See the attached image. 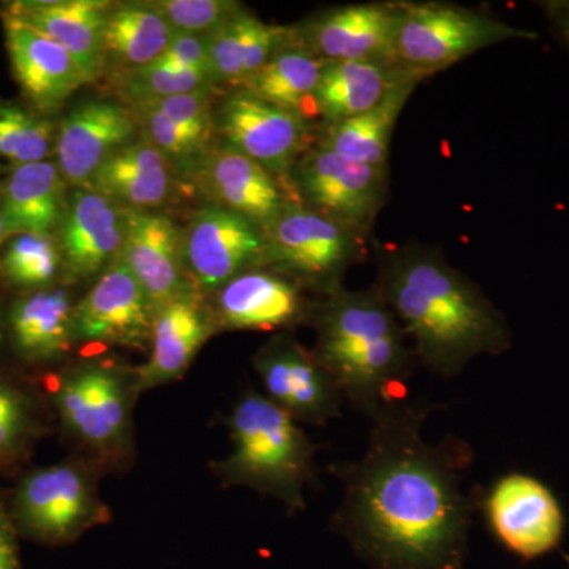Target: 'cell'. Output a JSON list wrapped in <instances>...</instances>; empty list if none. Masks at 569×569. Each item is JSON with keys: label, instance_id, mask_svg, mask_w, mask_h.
Instances as JSON below:
<instances>
[{"label": "cell", "instance_id": "cell-1", "mask_svg": "<svg viewBox=\"0 0 569 569\" xmlns=\"http://www.w3.org/2000/svg\"><path fill=\"white\" fill-rule=\"evenodd\" d=\"M425 402L372 419L361 459L335 468L343 501L336 527L373 569H462L475 500L463 490L473 451L460 438L427 443Z\"/></svg>", "mask_w": 569, "mask_h": 569}, {"label": "cell", "instance_id": "cell-2", "mask_svg": "<svg viewBox=\"0 0 569 569\" xmlns=\"http://www.w3.org/2000/svg\"><path fill=\"white\" fill-rule=\"evenodd\" d=\"M376 288L413 340L415 356L438 376H459L471 359L511 346L503 316L440 250H395L385 258Z\"/></svg>", "mask_w": 569, "mask_h": 569}, {"label": "cell", "instance_id": "cell-3", "mask_svg": "<svg viewBox=\"0 0 569 569\" xmlns=\"http://www.w3.org/2000/svg\"><path fill=\"white\" fill-rule=\"evenodd\" d=\"M313 353L342 396L370 419L406 400L415 351L395 312L377 288L339 290L317 312Z\"/></svg>", "mask_w": 569, "mask_h": 569}, {"label": "cell", "instance_id": "cell-4", "mask_svg": "<svg viewBox=\"0 0 569 569\" xmlns=\"http://www.w3.org/2000/svg\"><path fill=\"white\" fill-rule=\"evenodd\" d=\"M228 429L230 455L213 466L224 488L253 489L288 512L302 511L306 486L316 478V447L299 422L250 389L236 402Z\"/></svg>", "mask_w": 569, "mask_h": 569}, {"label": "cell", "instance_id": "cell-5", "mask_svg": "<svg viewBox=\"0 0 569 569\" xmlns=\"http://www.w3.org/2000/svg\"><path fill=\"white\" fill-rule=\"evenodd\" d=\"M133 370L108 361H84L59 380L54 403L67 429L108 463H123L133 451Z\"/></svg>", "mask_w": 569, "mask_h": 569}, {"label": "cell", "instance_id": "cell-6", "mask_svg": "<svg viewBox=\"0 0 569 569\" xmlns=\"http://www.w3.org/2000/svg\"><path fill=\"white\" fill-rule=\"evenodd\" d=\"M268 266L326 296L342 290L347 269L362 257L367 234L302 203H291L264 228Z\"/></svg>", "mask_w": 569, "mask_h": 569}, {"label": "cell", "instance_id": "cell-7", "mask_svg": "<svg viewBox=\"0 0 569 569\" xmlns=\"http://www.w3.org/2000/svg\"><path fill=\"white\" fill-rule=\"evenodd\" d=\"M518 39H537V33L452 3L399 2L396 61L426 77L485 48Z\"/></svg>", "mask_w": 569, "mask_h": 569}, {"label": "cell", "instance_id": "cell-8", "mask_svg": "<svg viewBox=\"0 0 569 569\" xmlns=\"http://www.w3.org/2000/svg\"><path fill=\"white\" fill-rule=\"evenodd\" d=\"M14 519L22 533L47 542L77 541L93 527L110 522L96 478L78 462L41 467L22 479L14 497Z\"/></svg>", "mask_w": 569, "mask_h": 569}, {"label": "cell", "instance_id": "cell-9", "mask_svg": "<svg viewBox=\"0 0 569 569\" xmlns=\"http://www.w3.org/2000/svg\"><path fill=\"white\" fill-rule=\"evenodd\" d=\"M302 204L369 233L388 192V167L347 159L318 142L299 159L290 178Z\"/></svg>", "mask_w": 569, "mask_h": 569}, {"label": "cell", "instance_id": "cell-10", "mask_svg": "<svg viewBox=\"0 0 569 569\" xmlns=\"http://www.w3.org/2000/svg\"><path fill=\"white\" fill-rule=\"evenodd\" d=\"M183 263L194 290L213 295L224 283L268 266V239L252 220L208 204L182 230Z\"/></svg>", "mask_w": 569, "mask_h": 569}, {"label": "cell", "instance_id": "cell-11", "mask_svg": "<svg viewBox=\"0 0 569 569\" xmlns=\"http://www.w3.org/2000/svg\"><path fill=\"white\" fill-rule=\"evenodd\" d=\"M481 509L497 541L519 559H541L563 541L567 518L559 497L533 475L515 471L496 479Z\"/></svg>", "mask_w": 569, "mask_h": 569}, {"label": "cell", "instance_id": "cell-12", "mask_svg": "<svg viewBox=\"0 0 569 569\" xmlns=\"http://www.w3.org/2000/svg\"><path fill=\"white\" fill-rule=\"evenodd\" d=\"M216 130L224 146L260 163L290 187L296 163L312 148L310 121L244 89L230 93L220 104Z\"/></svg>", "mask_w": 569, "mask_h": 569}, {"label": "cell", "instance_id": "cell-13", "mask_svg": "<svg viewBox=\"0 0 569 569\" xmlns=\"http://www.w3.org/2000/svg\"><path fill=\"white\" fill-rule=\"evenodd\" d=\"M266 397L296 422L325 426L340 415L342 392L313 351L293 336L280 335L253 358Z\"/></svg>", "mask_w": 569, "mask_h": 569}, {"label": "cell", "instance_id": "cell-14", "mask_svg": "<svg viewBox=\"0 0 569 569\" xmlns=\"http://www.w3.org/2000/svg\"><path fill=\"white\" fill-rule=\"evenodd\" d=\"M181 173L211 201L268 227L291 203H301L293 189L241 152L219 146L198 157Z\"/></svg>", "mask_w": 569, "mask_h": 569}, {"label": "cell", "instance_id": "cell-15", "mask_svg": "<svg viewBox=\"0 0 569 569\" xmlns=\"http://www.w3.org/2000/svg\"><path fill=\"white\" fill-rule=\"evenodd\" d=\"M156 313L141 284L118 260L74 306V343L144 348L151 343Z\"/></svg>", "mask_w": 569, "mask_h": 569}, {"label": "cell", "instance_id": "cell-16", "mask_svg": "<svg viewBox=\"0 0 569 569\" xmlns=\"http://www.w3.org/2000/svg\"><path fill=\"white\" fill-rule=\"evenodd\" d=\"M397 22L399 3H353L321 11L295 32L326 62L397 63Z\"/></svg>", "mask_w": 569, "mask_h": 569}, {"label": "cell", "instance_id": "cell-17", "mask_svg": "<svg viewBox=\"0 0 569 569\" xmlns=\"http://www.w3.org/2000/svg\"><path fill=\"white\" fill-rule=\"evenodd\" d=\"M127 211L89 187L71 190L56 231L62 268L71 282L97 280L121 257Z\"/></svg>", "mask_w": 569, "mask_h": 569}, {"label": "cell", "instance_id": "cell-18", "mask_svg": "<svg viewBox=\"0 0 569 569\" xmlns=\"http://www.w3.org/2000/svg\"><path fill=\"white\" fill-rule=\"evenodd\" d=\"M126 104L89 100L63 116L56 130L54 153L67 186L88 187L93 174L123 146L140 137Z\"/></svg>", "mask_w": 569, "mask_h": 569}, {"label": "cell", "instance_id": "cell-19", "mask_svg": "<svg viewBox=\"0 0 569 569\" xmlns=\"http://www.w3.org/2000/svg\"><path fill=\"white\" fill-rule=\"evenodd\" d=\"M119 260L132 272L156 310L197 291L183 263L182 230L163 213L127 211Z\"/></svg>", "mask_w": 569, "mask_h": 569}, {"label": "cell", "instance_id": "cell-20", "mask_svg": "<svg viewBox=\"0 0 569 569\" xmlns=\"http://www.w3.org/2000/svg\"><path fill=\"white\" fill-rule=\"evenodd\" d=\"M2 20L14 80L36 112L61 110L78 89L92 82L61 44L13 18Z\"/></svg>", "mask_w": 569, "mask_h": 569}, {"label": "cell", "instance_id": "cell-21", "mask_svg": "<svg viewBox=\"0 0 569 569\" xmlns=\"http://www.w3.org/2000/svg\"><path fill=\"white\" fill-rule=\"evenodd\" d=\"M212 312L217 329L280 331L307 316L301 287L266 268L239 274L216 291Z\"/></svg>", "mask_w": 569, "mask_h": 569}, {"label": "cell", "instance_id": "cell-22", "mask_svg": "<svg viewBox=\"0 0 569 569\" xmlns=\"http://www.w3.org/2000/svg\"><path fill=\"white\" fill-rule=\"evenodd\" d=\"M216 331L211 309L198 291H189L160 307L153 318L151 356L133 369L138 392L164 387L186 376Z\"/></svg>", "mask_w": 569, "mask_h": 569}, {"label": "cell", "instance_id": "cell-23", "mask_svg": "<svg viewBox=\"0 0 569 569\" xmlns=\"http://www.w3.org/2000/svg\"><path fill=\"white\" fill-rule=\"evenodd\" d=\"M112 7L104 0H17L3 6L2 17L61 44L96 82L103 77V33Z\"/></svg>", "mask_w": 569, "mask_h": 569}, {"label": "cell", "instance_id": "cell-24", "mask_svg": "<svg viewBox=\"0 0 569 569\" xmlns=\"http://www.w3.org/2000/svg\"><path fill=\"white\" fill-rule=\"evenodd\" d=\"M174 173L173 162L140 134L112 153L88 187L126 211L153 212L170 200Z\"/></svg>", "mask_w": 569, "mask_h": 569}, {"label": "cell", "instance_id": "cell-25", "mask_svg": "<svg viewBox=\"0 0 569 569\" xmlns=\"http://www.w3.org/2000/svg\"><path fill=\"white\" fill-rule=\"evenodd\" d=\"M67 182L52 160L13 167L0 194L6 234H47L58 231L67 208Z\"/></svg>", "mask_w": 569, "mask_h": 569}, {"label": "cell", "instance_id": "cell-26", "mask_svg": "<svg viewBox=\"0 0 569 569\" xmlns=\"http://www.w3.org/2000/svg\"><path fill=\"white\" fill-rule=\"evenodd\" d=\"M174 31L151 2L114 3L103 33V74L116 82L162 58Z\"/></svg>", "mask_w": 569, "mask_h": 569}, {"label": "cell", "instance_id": "cell-27", "mask_svg": "<svg viewBox=\"0 0 569 569\" xmlns=\"http://www.w3.org/2000/svg\"><path fill=\"white\" fill-rule=\"evenodd\" d=\"M426 78V74L418 71H408L372 110L347 121L325 126L320 144L356 162L387 168L389 146L400 112L419 82Z\"/></svg>", "mask_w": 569, "mask_h": 569}, {"label": "cell", "instance_id": "cell-28", "mask_svg": "<svg viewBox=\"0 0 569 569\" xmlns=\"http://www.w3.org/2000/svg\"><path fill=\"white\" fill-rule=\"evenodd\" d=\"M73 309L69 293L61 288L37 290L14 302L10 332L18 353L32 362L63 358L74 343Z\"/></svg>", "mask_w": 569, "mask_h": 569}, {"label": "cell", "instance_id": "cell-29", "mask_svg": "<svg viewBox=\"0 0 569 569\" xmlns=\"http://www.w3.org/2000/svg\"><path fill=\"white\" fill-rule=\"evenodd\" d=\"M408 69L397 63L326 62L313 104L325 126L372 110Z\"/></svg>", "mask_w": 569, "mask_h": 569}, {"label": "cell", "instance_id": "cell-30", "mask_svg": "<svg viewBox=\"0 0 569 569\" xmlns=\"http://www.w3.org/2000/svg\"><path fill=\"white\" fill-rule=\"evenodd\" d=\"M325 67L326 61L302 47L295 37L241 89L312 122L317 118L313 97Z\"/></svg>", "mask_w": 569, "mask_h": 569}, {"label": "cell", "instance_id": "cell-31", "mask_svg": "<svg viewBox=\"0 0 569 569\" xmlns=\"http://www.w3.org/2000/svg\"><path fill=\"white\" fill-rule=\"evenodd\" d=\"M56 130L39 112L0 102V157L13 167L48 160L54 151Z\"/></svg>", "mask_w": 569, "mask_h": 569}, {"label": "cell", "instance_id": "cell-32", "mask_svg": "<svg viewBox=\"0 0 569 569\" xmlns=\"http://www.w3.org/2000/svg\"><path fill=\"white\" fill-rule=\"evenodd\" d=\"M123 104L148 102L164 97L198 91H213L216 82L206 71L174 63L156 62L114 82Z\"/></svg>", "mask_w": 569, "mask_h": 569}, {"label": "cell", "instance_id": "cell-33", "mask_svg": "<svg viewBox=\"0 0 569 569\" xmlns=\"http://www.w3.org/2000/svg\"><path fill=\"white\" fill-rule=\"evenodd\" d=\"M0 266L10 283L43 288L56 279L62 260L54 236L20 234L7 247Z\"/></svg>", "mask_w": 569, "mask_h": 569}, {"label": "cell", "instance_id": "cell-34", "mask_svg": "<svg viewBox=\"0 0 569 569\" xmlns=\"http://www.w3.org/2000/svg\"><path fill=\"white\" fill-rule=\"evenodd\" d=\"M127 108L132 111L142 137L148 138L181 171L211 149L209 142L213 129L179 126L159 112L138 107Z\"/></svg>", "mask_w": 569, "mask_h": 569}, {"label": "cell", "instance_id": "cell-35", "mask_svg": "<svg viewBox=\"0 0 569 569\" xmlns=\"http://www.w3.org/2000/svg\"><path fill=\"white\" fill-rule=\"evenodd\" d=\"M252 14L242 9L219 29L209 33V59L216 86L227 84L236 91L244 84L247 31Z\"/></svg>", "mask_w": 569, "mask_h": 569}, {"label": "cell", "instance_id": "cell-36", "mask_svg": "<svg viewBox=\"0 0 569 569\" xmlns=\"http://www.w3.org/2000/svg\"><path fill=\"white\" fill-rule=\"evenodd\" d=\"M178 33L209 36L244 7L233 0H156L151 2Z\"/></svg>", "mask_w": 569, "mask_h": 569}, {"label": "cell", "instance_id": "cell-37", "mask_svg": "<svg viewBox=\"0 0 569 569\" xmlns=\"http://www.w3.org/2000/svg\"><path fill=\"white\" fill-rule=\"evenodd\" d=\"M212 96L213 91H198L126 104V107L146 108V110L159 112L163 118L170 119L179 126L216 129Z\"/></svg>", "mask_w": 569, "mask_h": 569}, {"label": "cell", "instance_id": "cell-38", "mask_svg": "<svg viewBox=\"0 0 569 569\" xmlns=\"http://www.w3.org/2000/svg\"><path fill=\"white\" fill-rule=\"evenodd\" d=\"M31 430V408L17 388L0 381V459L20 451Z\"/></svg>", "mask_w": 569, "mask_h": 569}, {"label": "cell", "instance_id": "cell-39", "mask_svg": "<svg viewBox=\"0 0 569 569\" xmlns=\"http://www.w3.org/2000/svg\"><path fill=\"white\" fill-rule=\"evenodd\" d=\"M157 62L174 63V66L187 67V69L206 71L212 77L209 36L174 32L167 51Z\"/></svg>", "mask_w": 569, "mask_h": 569}, {"label": "cell", "instance_id": "cell-40", "mask_svg": "<svg viewBox=\"0 0 569 569\" xmlns=\"http://www.w3.org/2000/svg\"><path fill=\"white\" fill-rule=\"evenodd\" d=\"M0 569H21L13 526L2 507H0Z\"/></svg>", "mask_w": 569, "mask_h": 569}, {"label": "cell", "instance_id": "cell-41", "mask_svg": "<svg viewBox=\"0 0 569 569\" xmlns=\"http://www.w3.org/2000/svg\"><path fill=\"white\" fill-rule=\"evenodd\" d=\"M550 20L557 26L561 37L569 43V0H557V2L545 3Z\"/></svg>", "mask_w": 569, "mask_h": 569}, {"label": "cell", "instance_id": "cell-42", "mask_svg": "<svg viewBox=\"0 0 569 569\" xmlns=\"http://www.w3.org/2000/svg\"><path fill=\"white\" fill-rule=\"evenodd\" d=\"M6 222H3L2 211H0V246H2V242L6 241Z\"/></svg>", "mask_w": 569, "mask_h": 569}, {"label": "cell", "instance_id": "cell-43", "mask_svg": "<svg viewBox=\"0 0 569 569\" xmlns=\"http://www.w3.org/2000/svg\"><path fill=\"white\" fill-rule=\"evenodd\" d=\"M0 342H2V326H0Z\"/></svg>", "mask_w": 569, "mask_h": 569}, {"label": "cell", "instance_id": "cell-44", "mask_svg": "<svg viewBox=\"0 0 569 569\" xmlns=\"http://www.w3.org/2000/svg\"><path fill=\"white\" fill-rule=\"evenodd\" d=\"M0 171H2V164H0Z\"/></svg>", "mask_w": 569, "mask_h": 569}, {"label": "cell", "instance_id": "cell-45", "mask_svg": "<svg viewBox=\"0 0 569 569\" xmlns=\"http://www.w3.org/2000/svg\"><path fill=\"white\" fill-rule=\"evenodd\" d=\"M569 561V560H568Z\"/></svg>", "mask_w": 569, "mask_h": 569}]
</instances>
